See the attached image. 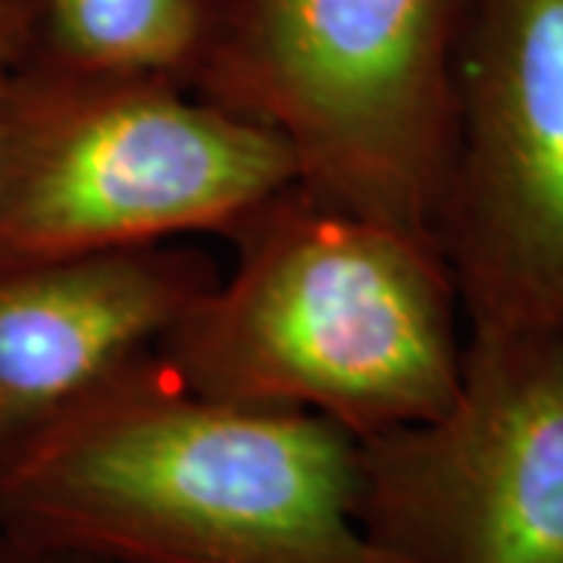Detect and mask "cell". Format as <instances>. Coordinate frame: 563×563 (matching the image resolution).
Masks as SVG:
<instances>
[{"instance_id":"obj_1","label":"cell","mask_w":563,"mask_h":563,"mask_svg":"<svg viewBox=\"0 0 563 563\" xmlns=\"http://www.w3.org/2000/svg\"><path fill=\"white\" fill-rule=\"evenodd\" d=\"M339 422L203 398L154 354L0 457V532L110 563H410Z\"/></svg>"},{"instance_id":"obj_7","label":"cell","mask_w":563,"mask_h":563,"mask_svg":"<svg viewBox=\"0 0 563 563\" xmlns=\"http://www.w3.org/2000/svg\"><path fill=\"white\" fill-rule=\"evenodd\" d=\"M217 279L173 242L0 261V457L154 354Z\"/></svg>"},{"instance_id":"obj_10","label":"cell","mask_w":563,"mask_h":563,"mask_svg":"<svg viewBox=\"0 0 563 563\" xmlns=\"http://www.w3.org/2000/svg\"><path fill=\"white\" fill-rule=\"evenodd\" d=\"M0 563H110L81 551H69V548H54V544L22 542L13 536L0 532Z\"/></svg>"},{"instance_id":"obj_2","label":"cell","mask_w":563,"mask_h":563,"mask_svg":"<svg viewBox=\"0 0 563 563\" xmlns=\"http://www.w3.org/2000/svg\"><path fill=\"white\" fill-rule=\"evenodd\" d=\"M235 266L157 344L203 398L301 410L354 439L457 401L466 322L435 239L288 185L229 235Z\"/></svg>"},{"instance_id":"obj_4","label":"cell","mask_w":563,"mask_h":563,"mask_svg":"<svg viewBox=\"0 0 563 563\" xmlns=\"http://www.w3.org/2000/svg\"><path fill=\"white\" fill-rule=\"evenodd\" d=\"M461 3L232 0L195 91L273 129L307 195L435 239Z\"/></svg>"},{"instance_id":"obj_9","label":"cell","mask_w":563,"mask_h":563,"mask_svg":"<svg viewBox=\"0 0 563 563\" xmlns=\"http://www.w3.org/2000/svg\"><path fill=\"white\" fill-rule=\"evenodd\" d=\"M29 25H32V0H0V107L7 85L25 57Z\"/></svg>"},{"instance_id":"obj_8","label":"cell","mask_w":563,"mask_h":563,"mask_svg":"<svg viewBox=\"0 0 563 563\" xmlns=\"http://www.w3.org/2000/svg\"><path fill=\"white\" fill-rule=\"evenodd\" d=\"M232 0H32L25 63L198 88Z\"/></svg>"},{"instance_id":"obj_5","label":"cell","mask_w":563,"mask_h":563,"mask_svg":"<svg viewBox=\"0 0 563 563\" xmlns=\"http://www.w3.org/2000/svg\"><path fill=\"white\" fill-rule=\"evenodd\" d=\"M435 239L466 335L563 344V0H463Z\"/></svg>"},{"instance_id":"obj_3","label":"cell","mask_w":563,"mask_h":563,"mask_svg":"<svg viewBox=\"0 0 563 563\" xmlns=\"http://www.w3.org/2000/svg\"><path fill=\"white\" fill-rule=\"evenodd\" d=\"M295 181L273 129L191 88L22 60L0 107V261L229 239Z\"/></svg>"},{"instance_id":"obj_6","label":"cell","mask_w":563,"mask_h":563,"mask_svg":"<svg viewBox=\"0 0 563 563\" xmlns=\"http://www.w3.org/2000/svg\"><path fill=\"white\" fill-rule=\"evenodd\" d=\"M361 444L357 520L410 563H563V344L466 335L457 401Z\"/></svg>"}]
</instances>
